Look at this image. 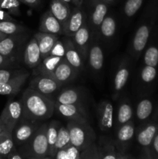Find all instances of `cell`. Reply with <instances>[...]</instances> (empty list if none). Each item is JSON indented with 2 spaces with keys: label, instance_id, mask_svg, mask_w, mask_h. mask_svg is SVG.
Wrapping results in <instances>:
<instances>
[{
  "label": "cell",
  "instance_id": "cell-1",
  "mask_svg": "<svg viewBox=\"0 0 158 159\" xmlns=\"http://www.w3.org/2000/svg\"><path fill=\"white\" fill-rule=\"evenodd\" d=\"M20 101L23 109L22 119L31 122L49 119L55 111V101L50 96L40 94L29 88L23 91Z\"/></svg>",
  "mask_w": 158,
  "mask_h": 159
},
{
  "label": "cell",
  "instance_id": "cell-2",
  "mask_svg": "<svg viewBox=\"0 0 158 159\" xmlns=\"http://www.w3.org/2000/svg\"><path fill=\"white\" fill-rule=\"evenodd\" d=\"M47 124H42L37 131L30 138V139L20 146L19 152L24 159L31 157H43L49 155L47 138H46V128Z\"/></svg>",
  "mask_w": 158,
  "mask_h": 159
},
{
  "label": "cell",
  "instance_id": "cell-3",
  "mask_svg": "<svg viewBox=\"0 0 158 159\" xmlns=\"http://www.w3.org/2000/svg\"><path fill=\"white\" fill-rule=\"evenodd\" d=\"M66 127L70 134L71 144L81 152L95 142L96 134L89 122L69 120Z\"/></svg>",
  "mask_w": 158,
  "mask_h": 159
},
{
  "label": "cell",
  "instance_id": "cell-4",
  "mask_svg": "<svg viewBox=\"0 0 158 159\" xmlns=\"http://www.w3.org/2000/svg\"><path fill=\"white\" fill-rule=\"evenodd\" d=\"M28 35L26 32L8 35L0 41V54L18 61L23 54Z\"/></svg>",
  "mask_w": 158,
  "mask_h": 159
},
{
  "label": "cell",
  "instance_id": "cell-5",
  "mask_svg": "<svg viewBox=\"0 0 158 159\" xmlns=\"http://www.w3.org/2000/svg\"><path fill=\"white\" fill-rule=\"evenodd\" d=\"M108 6L102 0H89L88 2V14L87 22L90 30L93 34L99 33V28L102 21L106 16Z\"/></svg>",
  "mask_w": 158,
  "mask_h": 159
},
{
  "label": "cell",
  "instance_id": "cell-6",
  "mask_svg": "<svg viewBox=\"0 0 158 159\" xmlns=\"http://www.w3.org/2000/svg\"><path fill=\"white\" fill-rule=\"evenodd\" d=\"M23 116V109L20 101L9 100L0 115V122L6 129L12 132Z\"/></svg>",
  "mask_w": 158,
  "mask_h": 159
},
{
  "label": "cell",
  "instance_id": "cell-7",
  "mask_svg": "<svg viewBox=\"0 0 158 159\" xmlns=\"http://www.w3.org/2000/svg\"><path fill=\"white\" fill-rule=\"evenodd\" d=\"M40 122H31L21 119L12 130V138L15 145L22 146L27 142L41 125Z\"/></svg>",
  "mask_w": 158,
  "mask_h": 159
},
{
  "label": "cell",
  "instance_id": "cell-8",
  "mask_svg": "<svg viewBox=\"0 0 158 159\" xmlns=\"http://www.w3.org/2000/svg\"><path fill=\"white\" fill-rule=\"evenodd\" d=\"M61 85V84L49 76L37 75L31 79L28 88L40 94L50 96L58 90Z\"/></svg>",
  "mask_w": 158,
  "mask_h": 159
},
{
  "label": "cell",
  "instance_id": "cell-9",
  "mask_svg": "<svg viewBox=\"0 0 158 159\" xmlns=\"http://www.w3.org/2000/svg\"><path fill=\"white\" fill-rule=\"evenodd\" d=\"M55 110L69 120L88 122L86 110L81 105L61 104L55 101Z\"/></svg>",
  "mask_w": 158,
  "mask_h": 159
},
{
  "label": "cell",
  "instance_id": "cell-10",
  "mask_svg": "<svg viewBox=\"0 0 158 159\" xmlns=\"http://www.w3.org/2000/svg\"><path fill=\"white\" fill-rule=\"evenodd\" d=\"M158 131V121L155 120L146 124L139 130L136 135V140L139 145L142 148L144 152V156L149 159L150 145L152 144L155 135Z\"/></svg>",
  "mask_w": 158,
  "mask_h": 159
},
{
  "label": "cell",
  "instance_id": "cell-11",
  "mask_svg": "<svg viewBox=\"0 0 158 159\" xmlns=\"http://www.w3.org/2000/svg\"><path fill=\"white\" fill-rule=\"evenodd\" d=\"M87 22L86 12L81 7L75 6L71 10V15L63 29V35L66 37H73L77 31Z\"/></svg>",
  "mask_w": 158,
  "mask_h": 159
},
{
  "label": "cell",
  "instance_id": "cell-12",
  "mask_svg": "<svg viewBox=\"0 0 158 159\" xmlns=\"http://www.w3.org/2000/svg\"><path fill=\"white\" fill-rule=\"evenodd\" d=\"M135 134V124L133 120L120 126L116 129V140L114 141L115 146L119 153L123 154L127 148Z\"/></svg>",
  "mask_w": 158,
  "mask_h": 159
},
{
  "label": "cell",
  "instance_id": "cell-13",
  "mask_svg": "<svg viewBox=\"0 0 158 159\" xmlns=\"http://www.w3.org/2000/svg\"><path fill=\"white\" fill-rule=\"evenodd\" d=\"M71 38H73L74 46L78 51L83 61H88V50L91 45V30L88 26V22H86Z\"/></svg>",
  "mask_w": 158,
  "mask_h": 159
},
{
  "label": "cell",
  "instance_id": "cell-14",
  "mask_svg": "<svg viewBox=\"0 0 158 159\" xmlns=\"http://www.w3.org/2000/svg\"><path fill=\"white\" fill-rule=\"evenodd\" d=\"M98 125L101 131H108L113 125V107L108 100L99 102L97 107Z\"/></svg>",
  "mask_w": 158,
  "mask_h": 159
},
{
  "label": "cell",
  "instance_id": "cell-15",
  "mask_svg": "<svg viewBox=\"0 0 158 159\" xmlns=\"http://www.w3.org/2000/svg\"><path fill=\"white\" fill-rule=\"evenodd\" d=\"M77 73L78 71L73 68L65 59V57H64L57 65L54 71L51 73L50 77L53 78L54 80L63 85L64 84L74 80Z\"/></svg>",
  "mask_w": 158,
  "mask_h": 159
},
{
  "label": "cell",
  "instance_id": "cell-16",
  "mask_svg": "<svg viewBox=\"0 0 158 159\" xmlns=\"http://www.w3.org/2000/svg\"><path fill=\"white\" fill-rule=\"evenodd\" d=\"M23 61L29 68H36L42 61L41 54L37 40L34 37L27 42L23 54Z\"/></svg>",
  "mask_w": 158,
  "mask_h": 159
},
{
  "label": "cell",
  "instance_id": "cell-17",
  "mask_svg": "<svg viewBox=\"0 0 158 159\" xmlns=\"http://www.w3.org/2000/svg\"><path fill=\"white\" fill-rule=\"evenodd\" d=\"M67 37L68 38H65L63 42L65 51L64 57L68 61V63L79 72L83 70L84 61L77 50L76 49L71 37Z\"/></svg>",
  "mask_w": 158,
  "mask_h": 159
},
{
  "label": "cell",
  "instance_id": "cell-18",
  "mask_svg": "<svg viewBox=\"0 0 158 159\" xmlns=\"http://www.w3.org/2000/svg\"><path fill=\"white\" fill-rule=\"evenodd\" d=\"M130 75V67L127 61H122L116 71L113 82V97L116 99L125 86Z\"/></svg>",
  "mask_w": 158,
  "mask_h": 159
},
{
  "label": "cell",
  "instance_id": "cell-19",
  "mask_svg": "<svg viewBox=\"0 0 158 159\" xmlns=\"http://www.w3.org/2000/svg\"><path fill=\"white\" fill-rule=\"evenodd\" d=\"M33 37L37 40V43H38L42 60L50 55L53 47L54 46L56 42L59 40V35L49 34V33L40 32V31L37 33Z\"/></svg>",
  "mask_w": 158,
  "mask_h": 159
},
{
  "label": "cell",
  "instance_id": "cell-20",
  "mask_svg": "<svg viewBox=\"0 0 158 159\" xmlns=\"http://www.w3.org/2000/svg\"><path fill=\"white\" fill-rule=\"evenodd\" d=\"M29 77V73L26 71L23 74L16 76L9 82L0 83V95H4V96L16 95L22 89Z\"/></svg>",
  "mask_w": 158,
  "mask_h": 159
},
{
  "label": "cell",
  "instance_id": "cell-21",
  "mask_svg": "<svg viewBox=\"0 0 158 159\" xmlns=\"http://www.w3.org/2000/svg\"><path fill=\"white\" fill-rule=\"evenodd\" d=\"M39 31L49 34L63 35V29L55 16L53 15L50 10L46 11L42 15L39 25Z\"/></svg>",
  "mask_w": 158,
  "mask_h": 159
},
{
  "label": "cell",
  "instance_id": "cell-22",
  "mask_svg": "<svg viewBox=\"0 0 158 159\" xmlns=\"http://www.w3.org/2000/svg\"><path fill=\"white\" fill-rule=\"evenodd\" d=\"M150 29L148 25L143 24L139 26L132 43L133 55L138 57L140 53L143 51L150 37Z\"/></svg>",
  "mask_w": 158,
  "mask_h": 159
},
{
  "label": "cell",
  "instance_id": "cell-23",
  "mask_svg": "<svg viewBox=\"0 0 158 159\" xmlns=\"http://www.w3.org/2000/svg\"><path fill=\"white\" fill-rule=\"evenodd\" d=\"M50 12L60 23L62 29H64L71 15V10L69 4L63 0H52L50 2Z\"/></svg>",
  "mask_w": 158,
  "mask_h": 159
},
{
  "label": "cell",
  "instance_id": "cell-24",
  "mask_svg": "<svg viewBox=\"0 0 158 159\" xmlns=\"http://www.w3.org/2000/svg\"><path fill=\"white\" fill-rule=\"evenodd\" d=\"M88 61L90 68L94 72H99L104 64V54L102 48L97 43L90 45L88 54Z\"/></svg>",
  "mask_w": 158,
  "mask_h": 159
},
{
  "label": "cell",
  "instance_id": "cell-25",
  "mask_svg": "<svg viewBox=\"0 0 158 159\" xmlns=\"http://www.w3.org/2000/svg\"><path fill=\"white\" fill-rule=\"evenodd\" d=\"M83 93L75 88H67L62 90L57 96L56 102L61 104H75L81 105Z\"/></svg>",
  "mask_w": 158,
  "mask_h": 159
},
{
  "label": "cell",
  "instance_id": "cell-26",
  "mask_svg": "<svg viewBox=\"0 0 158 159\" xmlns=\"http://www.w3.org/2000/svg\"><path fill=\"white\" fill-rule=\"evenodd\" d=\"M63 58L64 57L57 56H48L46 58L43 59L41 63L37 68H34V74L37 75H45L50 77L51 73Z\"/></svg>",
  "mask_w": 158,
  "mask_h": 159
},
{
  "label": "cell",
  "instance_id": "cell-27",
  "mask_svg": "<svg viewBox=\"0 0 158 159\" xmlns=\"http://www.w3.org/2000/svg\"><path fill=\"white\" fill-rule=\"evenodd\" d=\"M132 118H133V108L131 104L127 100L122 101L118 107L116 119V129L132 120Z\"/></svg>",
  "mask_w": 158,
  "mask_h": 159
},
{
  "label": "cell",
  "instance_id": "cell-28",
  "mask_svg": "<svg viewBox=\"0 0 158 159\" xmlns=\"http://www.w3.org/2000/svg\"><path fill=\"white\" fill-rule=\"evenodd\" d=\"M15 148L12 133L5 130L2 133L0 134V154L4 158H7L8 155Z\"/></svg>",
  "mask_w": 158,
  "mask_h": 159
},
{
  "label": "cell",
  "instance_id": "cell-29",
  "mask_svg": "<svg viewBox=\"0 0 158 159\" xmlns=\"http://www.w3.org/2000/svg\"><path fill=\"white\" fill-rule=\"evenodd\" d=\"M99 145L102 150V159H119V152L116 149L112 140L102 138Z\"/></svg>",
  "mask_w": 158,
  "mask_h": 159
},
{
  "label": "cell",
  "instance_id": "cell-30",
  "mask_svg": "<svg viewBox=\"0 0 158 159\" xmlns=\"http://www.w3.org/2000/svg\"><path fill=\"white\" fill-rule=\"evenodd\" d=\"M60 127V123L57 120H53L47 125L46 128V138L49 147V153L48 155L52 158H54V146L57 141V134H58L59 127Z\"/></svg>",
  "mask_w": 158,
  "mask_h": 159
},
{
  "label": "cell",
  "instance_id": "cell-31",
  "mask_svg": "<svg viewBox=\"0 0 158 159\" xmlns=\"http://www.w3.org/2000/svg\"><path fill=\"white\" fill-rule=\"evenodd\" d=\"M116 31V22L112 16H106L99 28V34L105 39H110Z\"/></svg>",
  "mask_w": 158,
  "mask_h": 159
},
{
  "label": "cell",
  "instance_id": "cell-32",
  "mask_svg": "<svg viewBox=\"0 0 158 159\" xmlns=\"http://www.w3.org/2000/svg\"><path fill=\"white\" fill-rule=\"evenodd\" d=\"M70 144H71V138H70L68 129L67 128V127L60 125V127H59L55 146H54V156H55V154L57 151L60 150V149L66 148Z\"/></svg>",
  "mask_w": 158,
  "mask_h": 159
},
{
  "label": "cell",
  "instance_id": "cell-33",
  "mask_svg": "<svg viewBox=\"0 0 158 159\" xmlns=\"http://www.w3.org/2000/svg\"><path fill=\"white\" fill-rule=\"evenodd\" d=\"M153 111V103L148 99L141 100L136 107V117L139 121H144L150 117Z\"/></svg>",
  "mask_w": 158,
  "mask_h": 159
},
{
  "label": "cell",
  "instance_id": "cell-34",
  "mask_svg": "<svg viewBox=\"0 0 158 159\" xmlns=\"http://www.w3.org/2000/svg\"><path fill=\"white\" fill-rule=\"evenodd\" d=\"M0 30L6 35H12L26 32V29L16 22L0 21Z\"/></svg>",
  "mask_w": 158,
  "mask_h": 159
},
{
  "label": "cell",
  "instance_id": "cell-35",
  "mask_svg": "<svg viewBox=\"0 0 158 159\" xmlns=\"http://www.w3.org/2000/svg\"><path fill=\"white\" fill-rule=\"evenodd\" d=\"M80 159H102V150L99 144L94 142L81 151Z\"/></svg>",
  "mask_w": 158,
  "mask_h": 159
},
{
  "label": "cell",
  "instance_id": "cell-36",
  "mask_svg": "<svg viewBox=\"0 0 158 159\" xmlns=\"http://www.w3.org/2000/svg\"><path fill=\"white\" fill-rule=\"evenodd\" d=\"M20 6L19 0H0V9L9 12L10 15H20Z\"/></svg>",
  "mask_w": 158,
  "mask_h": 159
},
{
  "label": "cell",
  "instance_id": "cell-37",
  "mask_svg": "<svg viewBox=\"0 0 158 159\" xmlns=\"http://www.w3.org/2000/svg\"><path fill=\"white\" fill-rule=\"evenodd\" d=\"M143 60L145 65L156 67L158 65V48L154 46L150 47L146 51Z\"/></svg>",
  "mask_w": 158,
  "mask_h": 159
},
{
  "label": "cell",
  "instance_id": "cell-38",
  "mask_svg": "<svg viewBox=\"0 0 158 159\" xmlns=\"http://www.w3.org/2000/svg\"><path fill=\"white\" fill-rule=\"evenodd\" d=\"M143 0H126L124 6V13L127 17H132L140 9Z\"/></svg>",
  "mask_w": 158,
  "mask_h": 159
},
{
  "label": "cell",
  "instance_id": "cell-39",
  "mask_svg": "<svg viewBox=\"0 0 158 159\" xmlns=\"http://www.w3.org/2000/svg\"><path fill=\"white\" fill-rule=\"evenodd\" d=\"M25 71H26V70L24 69L2 68V69H0V83L9 82L11 79L23 74Z\"/></svg>",
  "mask_w": 158,
  "mask_h": 159
},
{
  "label": "cell",
  "instance_id": "cell-40",
  "mask_svg": "<svg viewBox=\"0 0 158 159\" xmlns=\"http://www.w3.org/2000/svg\"><path fill=\"white\" fill-rule=\"evenodd\" d=\"M141 79L146 83H150L153 82L156 76V69L155 67L146 65L141 71Z\"/></svg>",
  "mask_w": 158,
  "mask_h": 159
},
{
  "label": "cell",
  "instance_id": "cell-41",
  "mask_svg": "<svg viewBox=\"0 0 158 159\" xmlns=\"http://www.w3.org/2000/svg\"><path fill=\"white\" fill-rule=\"evenodd\" d=\"M64 54H65V51H64V43L61 41V40H58L57 42H56V43L54 44V46L53 47L50 55L64 57Z\"/></svg>",
  "mask_w": 158,
  "mask_h": 159
},
{
  "label": "cell",
  "instance_id": "cell-42",
  "mask_svg": "<svg viewBox=\"0 0 158 159\" xmlns=\"http://www.w3.org/2000/svg\"><path fill=\"white\" fill-rule=\"evenodd\" d=\"M149 159H158V131L155 135L150 145Z\"/></svg>",
  "mask_w": 158,
  "mask_h": 159
},
{
  "label": "cell",
  "instance_id": "cell-43",
  "mask_svg": "<svg viewBox=\"0 0 158 159\" xmlns=\"http://www.w3.org/2000/svg\"><path fill=\"white\" fill-rule=\"evenodd\" d=\"M17 61H15L13 59L10 57H6L0 54V69L2 68H14V65L16 64Z\"/></svg>",
  "mask_w": 158,
  "mask_h": 159
},
{
  "label": "cell",
  "instance_id": "cell-44",
  "mask_svg": "<svg viewBox=\"0 0 158 159\" xmlns=\"http://www.w3.org/2000/svg\"><path fill=\"white\" fill-rule=\"evenodd\" d=\"M67 155L68 159H80L81 151L72 144H70L67 148Z\"/></svg>",
  "mask_w": 158,
  "mask_h": 159
},
{
  "label": "cell",
  "instance_id": "cell-45",
  "mask_svg": "<svg viewBox=\"0 0 158 159\" xmlns=\"http://www.w3.org/2000/svg\"><path fill=\"white\" fill-rule=\"evenodd\" d=\"M0 21H12V22H16L13 17L9 13V12H6L4 10H1L0 9Z\"/></svg>",
  "mask_w": 158,
  "mask_h": 159
},
{
  "label": "cell",
  "instance_id": "cell-46",
  "mask_svg": "<svg viewBox=\"0 0 158 159\" xmlns=\"http://www.w3.org/2000/svg\"><path fill=\"white\" fill-rule=\"evenodd\" d=\"M54 159H68L67 155V148H66L60 149L57 151L54 156Z\"/></svg>",
  "mask_w": 158,
  "mask_h": 159
},
{
  "label": "cell",
  "instance_id": "cell-47",
  "mask_svg": "<svg viewBox=\"0 0 158 159\" xmlns=\"http://www.w3.org/2000/svg\"><path fill=\"white\" fill-rule=\"evenodd\" d=\"M7 159H24L23 158L21 155H20V152L17 151L16 148L14 149L9 155H8Z\"/></svg>",
  "mask_w": 158,
  "mask_h": 159
},
{
  "label": "cell",
  "instance_id": "cell-48",
  "mask_svg": "<svg viewBox=\"0 0 158 159\" xmlns=\"http://www.w3.org/2000/svg\"><path fill=\"white\" fill-rule=\"evenodd\" d=\"M19 1L32 7H35L40 2V0H19Z\"/></svg>",
  "mask_w": 158,
  "mask_h": 159
},
{
  "label": "cell",
  "instance_id": "cell-49",
  "mask_svg": "<svg viewBox=\"0 0 158 159\" xmlns=\"http://www.w3.org/2000/svg\"><path fill=\"white\" fill-rule=\"evenodd\" d=\"M71 2L77 7H81L83 0H71Z\"/></svg>",
  "mask_w": 158,
  "mask_h": 159
},
{
  "label": "cell",
  "instance_id": "cell-50",
  "mask_svg": "<svg viewBox=\"0 0 158 159\" xmlns=\"http://www.w3.org/2000/svg\"><path fill=\"white\" fill-rule=\"evenodd\" d=\"M119 159H134V158H133L131 156H129V155H124V154L119 153Z\"/></svg>",
  "mask_w": 158,
  "mask_h": 159
},
{
  "label": "cell",
  "instance_id": "cell-51",
  "mask_svg": "<svg viewBox=\"0 0 158 159\" xmlns=\"http://www.w3.org/2000/svg\"><path fill=\"white\" fill-rule=\"evenodd\" d=\"M26 159H54L52 157H50V155H46V156L43 157H38V158H35V157H31V158H28Z\"/></svg>",
  "mask_w": 158,
  "mask_h": 159
},
{
  "label": "cell",
  "instance_id": "cell-52",
  "mask_svg": "<svg viewBox=\"0 0 158 159\" xmlns=\"http://www.w3.org/2000/svg\"><path fill=\"white\" fill-rule=\"evenodd\" d=\"M7 36L8 35H6V34H5L4 33H2L1 30H0V41H1V40H2L4 38H6Z\"/></svg>",
  "mask_w": 158,
  "mask_h": 159
},
{
  "label": "cell",
  "instance_id": "cell-53",
  "mask_svg": "<svg viewBox=\"0 0 158 159\" xmlns=\"http://www.w3.org/2000/svg\"><path fill=\"white\" fill-rule=\"evenodd\" d=\"M5 130H6V127H4V125H3V124H2L1 122H0V134L2 133V132L4 131Z\"/></svg>",
  "mask_w": 158,
  "mask_h": 159
},
{
  "label": "cell",
  "instance_id": "cell-54",
  "mask_svg": "<svg viewBox=\"0 0 158 159\" xmlns=\"http://www.w3.org/2000/svg\"><path fill=\"white\" fill-rule=\"evenodd\" d=\"M102 1H103L104 2H105L107 5H108V4H111V3H112L113 2L115 1V0H102Z\"/></svg>",
  "mask_w": 158,
  "mask_h": 159
},
{
  "label": "cell",
  "instance_id": "cell-55",
  "mask_svg": "<svg viewBox=\"0 0 158 159\" xmlns=\"http://www.w3.org/2000/svg\"><path fill=\"white\" fill-rule=\"evenodd\" d=\"M63 1L66 2H68V3H69V2H71V0H63Z\"/></svg>",
  "mask_w": 158,
  "mask_h": 159
},
{
  "label": "cell",
  "instance_id": "cell-56",
  "mask_svg": "<svg viewBox=\"0 0 158 159\" xmlns=\"http://www.w3.org/2000/svg\"><path fill=\"white\" fill-rule=\"evenodd\" d=\"M0 159H4V158H3L2 155L1 154H0Z\"/></svg>",
  "mask_w": 158,
  "mask_h": 159
},
{
  "label": "cell",
  "instance_id": "cell-57",
  "mask_svg": "<svg viewBox=\"0 0 158 159\" xmlns=\"http://www.w3.org/2000/svg\"><path fill=\"white\" fill-rule=\"evenodd\" d=\"M144 159H147V158H146V157H145V156H144Z\"/></svg>",
  "mask_w": 158,
  "mask_h": 159
}]
</instances>
